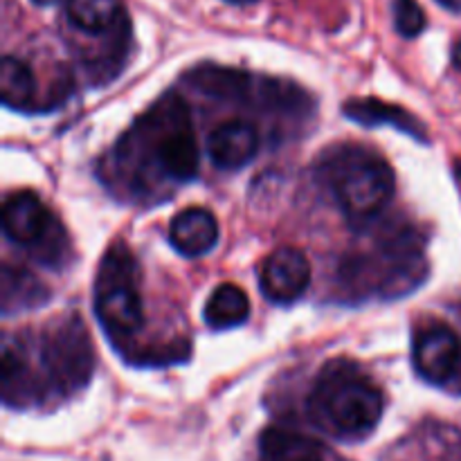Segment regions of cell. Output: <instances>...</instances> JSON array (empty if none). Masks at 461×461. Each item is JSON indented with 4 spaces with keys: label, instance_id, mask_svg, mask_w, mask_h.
Here are the masks:
<instances>
[{
    "label": "cell",
    "instance_id": "obj_9",
    "mask_svg": "<svg viewBox=\"0 0 461 461\" xmlns=\"http://www.w3.org/2000/svg\"><path fill=\"white\" fill-rule=\"evenodd\" d=\"M259 131L246 120H230L216 126L207 138V156L223 171H237L255 160L259 151Z\"/></svg>",
    "mask_w": 461,
    "mask_h": 461
},
{
    "label": "cell",
    "instance_id": "obj_10",
    "mask_svg": "<svg viewBox=\"0 0 461 461\" xmlns=\"http://www.w3.org/2000/svg\"><path fill=\"white\" fill-rule=\"evenodd\" d=\"M169 241L180 255L196 259L214 250L219 243V223L205 207H187L171 221Z\"/></svg>",
    "mask_w": 461,
    "mask_h": 461
},
{
    "label": "cell",
    "instance_id": "obj_21",
    "mask_svg": "<svg viewBox=\"0 0 461 461\" xmlns=\"http://www.w3.org/2000/svg\"><path fill=\"white\" fill-rule=\"evenodd\" d=\"M225 3H230V5H252V3H257V0H225Z\"/></svg>",
    "mask_w": 461,
    "mask_h": 461
},
{
    "label": "cell",
    "instance_id": "obj_4",
    "mask_svg": "<svg viewBox=\"0 0 461 461\" xmlns=\"http://www.w3.org/2000/svg\"><path fill=\"white\" fill-rule=\"evenodd\" d=\"M95 315L113 338L133 336L142 329L144 304L138 264L126 246L115 243L104 255L95 279Z\"/></svg>",
    "mask_w": 461,
    "mask_h": 461
},
{
    "label": "cell",
    "instance_id": "obj_8",
    "mask_svg": "<svg viewBox=\"0 0 461 461\" xmlns=\"http://www.w3.org/2000/svg\"><path fill=\"white\" fill-rule=\"evenodd\" d=\"M311 284V264L297 248H277L264 259L259 270V286L273 304H293Z\"/></svg>",
    "mask_w": 461,
    "mask_h": 461
},
{
    "label": "cell",
    "instance_id": "obj_15",
    "mask_svg": "<svg viewBox=\"0 0 461 461\" xmlns=\"http://www.w3.org/2000/svg\"><path fill=\"white\" fill-rule=\"evenodd\" d=\"M0 95H3V104L9 108H27L34 104V72L18 57H5L0 63Z\"/></svg>",
    "mask_w": 461,
    "mask_h": 461
},
{
    "label": "cell",
    "instance_id": "obj_7",
    "mask_svg": "<svg viewBox=\"0 0 461 461\" xmlns=\"http://www.w3.org/2000/svg\"><path fill=\"white\" fill-rule=\"evenodd\" d=\"M412 363L419 376L432 385H446L457 374L461 363V340L455 329L432 322L414 336Z\"/></svg>",
    "mask_w": 461,
    "mask_h": 461
},
{
    "label": "cell",
    "instance_id": "obj_3",
    "mask_svg": "<svg viewBox=\"0 0 461 461\" xmlns=\"http://www.w3.org/2000/svg\"><path fill=\"white\" fill-rule=\"evenodd\" d=\"M324 183L356 223L374 219L394 196V171L363 147H340L324 160Z\"/></svg>",
    "mask_w": 461,
    "mask_h": 461
},
{
    "label": "cell",
    "instance_id": "obj_12",
    "mask_svg": "<svg viewBox=\"0 0 461 461\" xmlns=\"http://www.w3.org/2000/svg\"><path fill=\"white\" fill-rule=\"evenodd\" d=\"M259 461H324L322 446L284 428H268L259 439Z\"/></svg>",
    "mask_w": 461,
    "mask_h": 461
},
{
    "label": "cell",
    "instance_id": "obj_13",
    "mask_svg": "<svg viewBox=\"0 0 461 461\" xmlns=\"http://www.w3.org/2000/svg\"><path fill=\"white\" fill-rule=\"evenodd\" d=\"M203 318H205L207 327L216 329V331L241 327L250 318V300L237 284H221L207 297Z\"/></svg>",
    "mask_w": 461,
    "mask_h": 461
},
{
    "label": "cell",
    "instance_id": "obj_5",
    "mask_svg": "<svg viewBox=\"0 0 461 461\" xmlns=\"http://www.w3.org/2000/svg\"><path fill=\"white\" fill-rule=\"evenodd\" d=\"M41 360L54 392L70 394L81 390L93 376V345L79 315L66 318L43 338Z\"/></svg>",
    "mask_w": 461,
    "mask_h": 461
},
{
    "label": "cell",
    "instance_id": "obj_19",
    "mask_svg": "<svg viewBox=\"0 0 461 461\" xmlns=\"http://www.w3.org/2000/svg\"><path fill=\"white\" fill-rule=\"evenodd\" d=\"M453 66L461 70V39L453 45Z\"/></svg>",
    "mask_w": 461,
    "mask_h": 461
},
{
    "label": "cell",
    "instance_id": "obj_17",
    "mask_svg": "<svg viewBox=\"0 0 461 461\" xmlns=\"http://www.w3.org/2000/svg\"><path fill=\"white\" fill-rule=\"evenodd\" d=\"M396 32L405 39H417L426 30V14L417 0H396L394 3Z\"/></svg>",
    "mask_w": 461,
    "mask_h": 461
},
{
    "label": "cell",
    "instance_id": "obj_11",
    "mask_svg": "<svg viewBox=\"0 0 461 461\" xmlns=\"http://www.w3.org/2000/svg\"><path fill=\"white\" fill-rule=\"evenodd\" d=\"M345 115L349 117V120L358 122V124H365V126L390 124L394 126V129H399L401 133L419 140V142L426 140V129H423V124L417 120V117L410 115L405 108L381 102V99H374V97L349 99V102L345 104Z\"/></svg>",
    "mask_w": 461,
    "mask_h": 461
},
{
    "label": "cell",
    "instance_id": "obj_2",
    "mask_svg": "<svg viewBox=\"0 0 461 461\" xmlns=\"http://www.w3.org/2000/svg\"><path fill=\"white\" fill-rule=\"evenodd\" d=\"M122 151L138 158L147 171H156L158 178L185 185L198 176V144L192 117L185 102L167 97L153 108L138 126L135 133L124 138Z\"/></svg>",
    "mask_w": 461,
    "mask_h": 461
},
{
    "label": "cell",
    "instance_id": "obj_6",
    "mask_svg": "<svg viewBox=\"0 0 461 461\" xmlns=\"http://www.w3.org/2000/svg\"><path fill=\"white\" fill-rule=\"evenodd\" d=\"M3 230L14 243L34 250L41 259L54 264L57 255L54 234L61 232V225L54 221L45 203L32 192H18L9 196L3 205Z\"/></svg>",
    "mask_w": 461,
    "mask_h": 461
},
{
    "label": "cell",
    "instance_id": "obj_1",
    "mask_svg": "<svg viewBox=\"0 0 461 461\" xmlns=\"http://www.w3.org/2000/svg\"><path fill=\"white\" fill-rule=\"evenodd\" d=\"M385 399L376 383L349 360H333L309 396L311 421L336 439H363L381 423Z\"/></svg>",
    "mask_w": 461,
    "mask_h": 461
},
{
    "label": "cell",
    "instance_id": "obj_20",
    "mask_svg": "<svg viewBox=\"0 0 461 461\" xmlns=\"http://www.w3.org/2000/svg\"><path fill=\"white\" fill-rule=\"evenodd\" d=\"M34 5H39V7H50V5H59V3H68V0H32Z\"/></svg>",
    "mask_w": 461,
    "mask_h": 461
},
{
    "label": "cell",
    "instance_id": "obj_16",
    "mask_svg": "<svg viewBox=\"0 0 461 461\" xmlns=\"http://www.w3.org/2000/svg\"><path fill=\"white\" fill-rule=\"evenodd\" d=\"M41 300H45V291L41 288V284L27 273V270L5 266L3 268V311L5 313L30 309V306L41 304Z\"/></svg>",
    "mask_w": 461,
    "mask_h": 461
},
{
    "label": "cell",
    "instance_id": "obj_14",
    "mask_svg": "<svg viewBox=\"0 0 461 461\" xmlns=\"http://www.w3.org/2000/svg\"><path fill=\"white\" fill-rule=\"evenodd\" d=\"M66 14L72 27L86 34H106L124 23L120 0H68Z\"/></svg>",
    "mask_w": 461,
    "mask_h": 461
},
{
    "label": "cell",
    "instance_id": "obj_18",
    "mask_svg": "<svg viewBox=\"0 0 461 461\" xmlns=\"http://www.w3.org/2000/svg\"><path fill=\"white\" fill-rule=\"evenodd\" d=\"M437 3H439L444 9H448V12L461 14V0H437Z\"/></svg>",
    "mask_w": 461,
    "mask_h": 461
}]
</instances>
